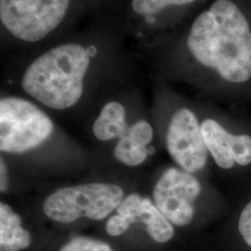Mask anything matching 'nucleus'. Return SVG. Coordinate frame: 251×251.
Segmentation results:
<instances>
[{"mask_svg": "<svg viewBox=\"0 0 251 251\" xmlns=\"http://www.w3.org/2000/svg\"><path fill=\"white\" fill-rule=\"evenodd\" d=\"M59 251H115L106 242L88 236H75L65 243Z\"/></svg>", "mask_w": 251, "mask_h": 251, "instance_id": "obj_13", "label": "nucleus"}, {"mask_svg": "<svg viewBox=\"0 0 251 251\" xmlns=\"http://www.w3.org/2000/svg\"><path fill=\"white\" fill-rule=\"evenodd\" d=\"M50 112L26 96L4 90L0 97V152L25 155L43 147L56 133Z\"/></svg>", "mask_w": 251, "mask_h": 251, "instance_id": "obj_5", "label": "nucleus"}, {"mask_svg": "<svg viewBox=\"0 0 251 251\" xmlns=\"http://www.w3.org/2000/svg\"><path fill=\"white\" fill-rule=\"evenodd\" d=\"M166 146L179 169L195 174L207 162V148L196 113L188 107L177 108L172 113L166 130Z\"/></svg>", "mask_w": 251, "mask_h": 251, "instance_id": "obj_8", "label": "nucleus"}, {"mask_svg": "<svg viewBox=\"0 0 251 251\" xmlns=\"http://www.w3.org/2000/svg\"><path fill=\"white\" fill-rule=\"evenodd\" d=\"M143 227L154 242H169L174 235L171 222L162 214L152 198L138 192H129L116 211L105 220V231L113 237L126 233L131 226Z\"/></svg>", "mask_w": 251, "mask_h": 251, "instance_id": "obj_9", "label": "nucleus"}, {"mask_svg": "<svg viewBox=\"0 0 251 251\" xmlns=\"http://www.w3.org/2000/svg\"><path fill=\"white\" fill-rule=\"evenodd\" d=\"M32 244L18 211L6 201L0 202V251H23Z\"/></svg>", "mask_w": 251, "mask_h": 251, "instance_id": "obj_11", "label": "nucleus"}, {"mask_svg": "<svg viewBox=\"0 0 251 251\" xmlns=\"http://www.w3.org/2000/svg\"><path fill=\"white\" fill-rule=\"evenodd\" d=\"M152 154V147L125 133L112 144V155L117 164L127 168L137 169L146 164Z\"/></svg>", "mask_w": 251, "mask_h": 251, "instance_id": "obj_12", "label": "nucleus"}, {"mask_svg": "<svg viewBox=\"0 0 251 251\" xmlns=\"http://www.w3.org/2000/svg\"><path fill=\"white\" fill-rule=\"evenodd\" d=\"M127 192L117 182L92 180L58 187L42 199L40 210L58 225L101 222L112 215Z\"/></svg>", "mask_w": 251, "mask_h": 251, "instance_id": "obj_4", "label": "nucleus"}, {"mask_svg": "<svg viewBox=\"0 0 251 251\" xmlns=\"http://www.w3.org/2000/svg\"><path fill=\"white\" fill-rule=\"evenodd\" d=\"M201 131L207 151L222 169H231L236 162L247 166L251 163V137L233 135L214 119L201 123Z\"/></svg>", "mask_w": 251, "mask_h": 251, "instance_id": "obj_10", "label": "nucleus"}, {"mask_svg": "<svg viewBox=\"0 0 251 251\" xmlns=\"http://www.w3.org/2000/svg\"><path fill=\"white\" fill-rule=\"evenodd\" d=\"M200 0H115L108 13L140 57L161 45L164 32L179 10Z\"/></svg>", "mask_w": 251, "mask_h": 251, "instance_id": "obj_6", "label": "nucleus"}, {"mask_svg": "<svg viewBox=\"0 0 251 251\" xmlns=\"http://www.w3.org/2000/svg\"><path fill=\"white\" fill-rule=\"evenodd\" d=\"M201 192V183L194 174L171 167L154 181L150 198L172 225L184 227L194 219Z\"/></svg>", "mask_w": 251, "mask_h": 251, "instance_id": "obj_7", "label": "nucleus"}, {"mask_svg": "<svg viewBox=\"0 0 251 251\" xmlns=\"http://www.w3.org/2000/svg\"><path fill=\"white\" fill-rule=\"evenodd\" d=\"M128 46L112 16L101 13L51 43L1 55L5 84L50 113L88 115L132 79L137 54Z\"/></svg>", "mask_w": 251, "mask_h": 251, "instance_id": "obj_1", "label": "nucleus"}, {"mask_svg": "<svg viewBox=\"0 0 251 251\" xmlns=\"http://www.w3.org/2000/svg\"><path fill=\"white\" fill-rule=\"evenodd\" d=\"M10 189V174L9 167L4 155L0 158V191L1 194H7Z\"/></svg>", "mask_w": 251, "mask_h": 251, "instance_id": "obj_15", "label": "nucleus"}, {"mask_svg": "<svg viewBox=\"0 0 251 251\" xmlns=\"http://www.w3.org/2000/svg\"><path fill=\"white\" fill-rule=\"evenodd\" d=\"M239 232L246 243L251 247V201L243 209L239 219Z\"/></svg>", "mask_w": 251, "mask_h": 251, "instance_id": "obj_14", "label": "nucleus"}, {"mask_svg": "<svg viewBox=\"0 0 251 251\" xmlns=\"http://www.w3.org/2000/svg\"><path fill=\"white\" fill-rule=\"evenodd\" d=\"M115 0H0V50L26 51L56 41L111 9Z\"/></svg>", "mask_w": 251, "mask_h": 251, "instance_id": "obj_2", "label": "nucleus"}, {"mask_svg": "<svg viewBox=\"0 0 251 251\" xmlns=\"http://www.w3.org/2000/svg\"><path fill=\"white\" fill-rule=\"evenodd\" d=\"M198 65L226 81L251 77V31L242 11L229 0H216L189 27L181 50Z\"/></svg>", "mask_w": 251, "mask_h": 251, "instance_id": "obj_3", "label": "nucleus"}]
</instances>
